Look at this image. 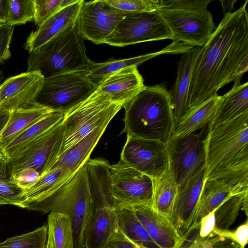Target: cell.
<instances>
[{"instance_id": "obj_47", "label": "cell", "mask_w": 248, "mask_h": 248, "mask_svg": "<svg viewBox=\"0 0 248 248\" xmlns=\"http://www.w3.org/2000/svg\"><path fill=\"white\" fill-rule=\"evenodd\" d=\"M211 234L207 237H200L186 248H207L210 241Z\"/></svg>"}, {"instance_id": "obj_33", "label": "cell", "mask_w": 248, "mask_h": 248, "mask_svg": "<svg viewBox=\"0 0 248 248\" xmlns=\"http://www.w3.org/2000/svg\"><path fill=\"white\" fill-rule=\"evenodd\" d=\"M47 225L46 248H75L73 228L67 216L50 212Z\"/></svg>"}, {"instance_id": "obj_12", "label": "cell", "mask_w": 248, "mask_h": 248, "mask_svg": "<svg viewBox=\"0 0 248 248\" xmlns=\"http://www.w3.org/2000/svg\"><path fill=\"white\" fill-rule=\"evenodd\" d=\"M116 208L139 205L152 206L153 179L122 160L109 167Z\"/></svg>"}, {"instance_id": "obj_5", "label": "cell", "mask_w": 248, "mask_h": 248, "mask_svg": "<svg viewBox=\"0 0 248 248\" xmlns=\"http://www.w3.org/2000/svg\"><path fill=\"white\" fill-rule=\"evenodd\" d=\"M84 40L78 20L29 53L27 72L37 71L45 78L88 69Z\"/></svg>"}, {"instance_id": "obj_45", "label": "cell", "mask_w": 248, "mask_h": 248, "mask_svg": "<svg viewBox=\"0 0 248 248\" xmlns=\"http://www.w3.org/2000/svg\"><path fill=\"white\" fill-rule=\"evenodd\" d=\"M207 248H241L233 240L212 233Z\"/></svg>"}, {"instance_id": "obj_3", "label": "cell", "mask_w": 248, "mask_h": 248, "mask_svg": "<svg viewBox=\"0 0 248 248\" xmlns=\"http://www.w3.org/2000/svg\"><path fill=\"white\" fill-rule=\"evenodd\" d=\"M204 144L205 179L248 172V111L209 127Z\"/></svg>"}, {"instance_id": "obj_35", "label": "cell", "mask_w": 248, "mask_h": 248, "mask_svg": "<svg viewBox=\"0 0 248 248\" xmlns=\"http://www.w3.org/2000/svg\"><path fill=\"white\" fill-rule=\"evenodd\" d=\"M47 237V225H44L32 232L0 242V248H46Z\"/></svg>"}, {"instance_id": "obj_36", "label": "cell", "mask_w": 248, "mask_h": 248, "mask_svg": "<svg viewBox=\"0 0 248 248\" xmlns=\"http://www.w3.org/2000/svg\"><path fill=\"white\" fill-rule=\"evenodd\" d=\"M7 161L6 160L0 165V199L6 202L8 204L24 209L20 197L22 189L10 180Z\"/></svg>"}, {"instance_id": "obj_30", "label": "cell", "mask_w": 248, "mask_h": 248, "mask_svg": "<svg viewBox=\"0 0 248 248\" xmlns=\"http://www.w3.org/2000/svg\"><path fill=\"white\" fill-rule=\"evenodd\" d=\"M154 188L152 207L170 219L178 186L170 166L160 178L153 179Z\"/></svg>"}, {"instance_id": "obj_18", "label": "cell", "mask_w": 248, "mask_h": 248, "mask_svg": "<svg viewBox=\"0 0 248 248\" xmlns=\"http://www.w3.org/2000/svg\"><path fill=\"white\" fill-rule=\"evenodd\" d=\"M131 207L151 238L160 248H180L185 238L169 218L150 205Z\"/></svg>"}, {"instance_id": "obj_20", "label": "cell", "mask_w": 248, "mask_h": 248, "mask_svg": "<svg viewBox=\"0 0 248 248\" xmlns=\"http://www.w3.org/2000/svg\"><path fill=\"white\" fill-rule=\"evenodd\" d=\"M84 1L77 0L61 9L32 31L27 38L24 48L31 53L76 22Z\"/></svg>"}, {"instance_id": "obj_6", "label": "cell", "mask_w": 248, "mask_h": 248, "mask_svg": "<svg viewBox=\"0 0 248 248\" xmlns=\"http://www.w3.org/2000/svg\"><path fill=\"white\" fill-rule=\"evenodd\" d=\"M211 0H161L158 12L172 34V42L202 46L217 27L207 9Z\"/></svg>"}, {"instance_id": "obj_43", "label": "cell", "mask_w": 248, "mask_h": 248, "mask_svg": "<svg viewBox=\"0 0 248 248\" xmlns=\"http://www.w3.org/2000/svg\"><path fill=\"white\" fill-rule=\"evenodd\" d=\"M108 248H144L128 239L118 228L112 235Z\"/></svg>"}, {"instance_id": "obj_9", "label": "cell", "mask_w": 248, "mask_h": 248, "mask_svg": "<svg viewBox=\"0 0 248 248\" xmlns=\"http://www.w3.org/2000/svg\"><path fill=\"white\" fill-rule=\"evenodd\" d=\"M63 120V118L7 161L9 179L26 168L35 170L40 176L50 170L57 162L61 150L64 134Z\"/></svg>"}, {"instance_id": "obj_34", "label": "cell", "mask_w": 248, "mask_h": 248, "mask_svg": "<svg viewBox=\"0 0 248 248\" xmlns=\"http://www.w3.org/2000/svg\"><path fill=\"white\" fill-rule=\"evenodd\" d=\"M248 196V192L233 195L216 209L215 226L213 232L228 231L235 220L241 208L247 215Z\"/></svg>"}, {"instance_id": "obj_4", "label": "cell", "mask_w": 248, "mask_h": 248, "mask_svg": "<svg viewBox=\"0 0 248 248\" xmlns=\"http://www.w3.org/2000/svg\"><path fill=\"white\" fill-rule=\"evenodd\" d=\"M25 209L67 216L73 228L75 248H84L85 232L94 210L86 164L59 188L28 205Z\"/></svg>"}, {"instance_id": "obj_42", "label": "cell", "mask_w": 248, "mask_h": 248, "mask_svg": "<svg viewBox=\"0 0 248 248\" xmlns=\"http://www.w3.org/2000/svg\"><path fill=\"white\" fill-rule=\"evenodd\" d=\"M214 234L229 238L237 244L241 248H245L248 243V221L240 226L234 232L229 231L213 232Z\"/></svg>"}, {"instance_id": "obj_19", "label": "cell", "mask_w": 248, "mask_h": 248, "mask_svg": "<svg viewBox=\"0 0 248 248\" xmlns=\"http://www.w3.org/2000/svg\"><path fill=\"white\" fill-rule=\"evenodd\" d=\"M137 67L129 66L111 74L97 85L98 89L124 106L146 87Z\"/></svg>"}, {"instance_id": "obj_11", "label": "cell", "mask_w": 248, "mask_h": 248, "mask_svg": "<svg viewBox=\"0 0 248 248\" xmlns=\"http://www.w3.org/2000/svg\"><path fill=\"white\" fill-rule=\"evenodd\" d=\"M209 130L208 124L198 133L184 137L172 136L166 143L170 166L174 173L178 190L205 165L204 140Z\"/></svg>"}, {"instance_id": "obj_49", "label": "cell", "mask_w": 248, "mask_h": 248, "mask_svg": "<svg viewBox=\"0 0 248 248\" xmlns=\"http://www.w3.org/2000/svg\"><path fill=\"white\" fill-rule=\"evenodd\" d=\"M6 160H7V158L0 149V165Z\"/></svg>"}, {"instance_id": "obj_21", "label": "cell", "mask_w": 248, "mask_h": 248, "mask_svg": "<svg viewBox=\"0 0 248 248\" xmlns=\"http://www.w3.org/2000/svg\"><path fill=\"white\" fill-rule=\"evenodd\" d=\"M192 48L181 43L172 42L159 51L133 58L110 60L103 62H96L90 60L87 69L88 76L97 86L109 76L125 68L132 66L138 67L145 61L163 54H183Z\"/></svg>"}, {"instance_id": "obj_2", "label": "cell", "mask_w": 248, "mask_h": 248, "mask_svg": "<svg viewBox=\"0 0 248 248\" xmlns=\"http://www.w3.org/2000/svg\"><path fill=\"white\" fill-rule=\"evenodd\" d=\"M124 128L127 136L167 143L172 136L175 120L170 92L165 86H146L124 104Z\"/></svg>"}, {"instance_id": "obj_29", "label": "cell", "mask_w": 248, "mask_h": 248, "mask_svg": "<svg viewBox=\"0 0 248 248\" xmlns=\"http://www.w3.org/2000/svg\"><path fill=\"white\" fill-rule=\"evenodd\" d=\"M64 115L58 112H51L1 147L0 149L7 160L14 158L31 142L55 125L63 118Z\"/></svg>"}, {"instance_id": "obj_37", "label": "cell", "mask_w": 248, "mask_h": 248, "mask_svg": "<svg viewBox=\"0 0 248 248\" xmlns=\"http://www.w3.org/2000/svg\"><path fill=\"white\" fill-rule=\"evenodd\" d=\"M34 14V0H10L8 24H25L33 20Z\"/></svg>"}, {"instance_id": "obj_26", "label": "cell", "mask_w": 248, "mask_h": 248, "mask_svg": "<svg viewBox=\"0 0 248 248\" xmlns=\"http://www.w3.org/2000/svg\"><path fill=\"white\" fill-rule=\"evenodd\" d=\"M52 112L36 102L29 107L11 112L7 124L0 134V148Z\"/></svg>"}, {"instance_id": "obj_41", "label": "cell", "mask_w": 248, "mask_h": 248, "mask_svg": "<svg viewBox=\"0 0 248 248\" xmlns=\"http://www.w3.org/2000/svg\"><path fill=\"white\" fill-rule=\"evenodd\" d=\"M40 176L35 170L26 168L18 171L10 180L24 190L31 186Z\"/></svg>"}, {"instance_id": "obj_1", "label": "cell", "mask_w": 248, "mask_h": 248, "mask_svg": "<svg viewBox=\"0 0 248 248\" xmlns=\"http://www.w3.org/2000/svg\"><path fill=\"white\" fill-rule=\"evenodd\" d=\"M248 0L223 18L207 42L201 47L191 75L187 99V109L217 95L232 81L241 84L237 71L248 57Z\"/></svg>"}, {"instance_id": "obj_32", "label": "cell", "mask_w": 248, "mask_h": 248, "mask_svg": "<svg viewBox=\"0 0 248 248\" xmlns=\"http://www.w3.org/2000/svg\"><path fill=\"white\" fill-rule=\"evenodd\" d=\"M118 227L134 243L144 248H160L151 238L131 206L115 209Z\"/></svg>"}, {"instance_id": "obj_28", "label": "cell", "mask_w": 248, "mask_h": 248, "mask_svg": "<svg viewBox=\"0 0 248 248\" xmlns=\"http://www.w3.org/2000/svg\"><path fill=\"white\" fill-rule=\"evenodd\" d=\"M248 111V82L233 86L222 95L214 116L209 124L210 128L232 120Z\"/></svg>"}, {"instance_id": "obj_39", "label": "cell", "mask_w": 248, "mask_h": 248, "mask_svg": "<svg viewBox=\"0 0 248 248\" xmlns=\"http://www.w3.org/2000/svg\"><path fill=\"white\" fill-rule=\"evenodd\" d=\"M110 6L127 13L157 11L159 0H105Z\"/></svg>"}, {"instance_id": "obj_7", "label": "cell", "mask_w": 248, "mask_h": 248, "mask_svg": "<svg viewBox=\"0 0 248 248\" xmlns=\"http://www.w3.org/2000/svg\"><path fill=\"white\" fill-rule=\"evenodd\" d=\"M123 106L113 102L97 88L87 99L64 115L63 139L59 156L90 134L107 117L115 115Z\"/></svg>"}, {"instance_id": "obj_40", "label": "cell", "mask_w": 248, "mask_h": 248, "mask_svg": "<svg viewBox=\"0 0 248 248\" xmlns=\"http://www.w3.org/2000/svg\"><path fill=\"white\" fill-rule=\"evenodd\" d=\"M14 29L15 26L9 24L0 25V64L11 56L10 45Z\"/></svg>"}, {"instance_id": "obj_17", "label": "cell", "mask_w": 248, "mask_h": 248, "mask_svg": "<svg viewBox=\"0 0 248 248\" xmlns=\"http://www.w3.org/2000/svg\"><path fill=\"white\" fill-rule=\"evenodd\" d=\"M45 78L37 71L10 77L0 85V109L12 112L35 103Z\"/></svg>"}, {"instance_id": "obj_31", "label": "cell", "mask_w": 248, "mask_h": 248, "mask_svg": "<svg viewBox=\"0 0 248 248\" xmlns=\"http://www.w3.org/2000/svg\"><path fill=\"white\" fill-rule=\"evenodd\" d=\"M74 175L61 168H54L40 176L31 186L22 190L20 197L24 209L28 205L59 188Z\"/></svg>"}, {"instance_id": "obj_44", "label": "cell", "mask_w": 248, "mask_h": 248, "mask_svg": "<svg viewBox=\"0 0 248 248\" xmlns=\"http://www.w3.org/2000/svg\"><path fill=\"white\" fill-rule=\"evenodd\" d=\"M215 210L202 217L200 221L199 235L202 238H205L213 232L215 226Z\"/></svg>"}, {"instance_id": "obj_13", "label": "cell", "mask_w": 248, "mask_h": 248, "mask_svg": "<svg viewBox=\"0 0 248 248\" xmlns=\"http://www.w3.org/2000/svg\"><path fill=\"white\" fill-rule=\"evenodd\" d=\"M120 159L153 179L162 176L170 164L167 144L127 136Z\"/></svg>"}, {"instance_id": "obj_38", "label": "cell", "mask_w": 248, "mask_h": 248, "mask_svg": "<svg viewBox=\"0 0 248 248\" xmlns=\"http://www.w3.org/2000/svg\"><path fill=\"white\" fill-rule=\"evenodd\" d=\"M77 0H34V21L39 27L61 9L74 3Z\"/></svg>"}, {"instance_id": "obj_10", "label": "cell", "mask_w": 248, "mask_h": 248, "mask_svg": "<svg viewBox=\"0 0 248 248\" xmlns=\"http://www.w3.org/2000/svg\"><path fill=\"white\" fill-rule=\"evenodd\" d=\"M172 34L158 11L126 12L104 44L116 46L172 39Z\"/></svg>"}, {"instance_id": "obj_50", "label": "cell", "mask_w": 248, "mask_h": 248, "mask_svg": "<svg viewBox=\"0 0 248 248\" xmlns=\"http://www.w3.org/2000/svg\"><path fill=\"white\" fill-rule=\"evenodd\" d=\"M6 204H8V203L0 199V205H6Z\"/></svg>"}, {"instance_id": "obj_8", "label": "cell", "mask_w": 248, "mask_h": 248, "mask_svg": "<svg viewBox=\"0 0 248 248\" xmlns=\"http://www.w3.org/2000/svg\"><path fill=\"white\" fill-rule=\"evenodd\" d=\"M97 88L89 78L87 69L63 73L45 78L35 102L54 112L65 114Z\"/></svg>"}, {"instance_id": "obj_25", "label": "cell", "mask_w": 248, "mask_h": 248, "mask_svg": "<svg viewBox=\"0 0 248 248\" xmlns=\"http://www.w3.org/2000/svg\"><path fill=\"white\" fill-rule=\"evenodd\" d=\"M201 47H193L182 54L170 96L175 122L187 111L188 92L194 65Z\"/></svg>"}, {"instance_id": "obj_24", "label": "cell", "mask_w": 248, "mask_h": 248, "mask_svg": "<svg viewBox=\"0 0 248 248\" xmlns=\"http://www.w3.org/2000/svg\"><path fill=\"white\" fill-rule=\"evenodd\" d=\"M86 164L94 208L105 206L115 209L109 163L104 159L97 158H89Z\"/></svg>"}, {"instance_id": "obj_48", "label": "cell", "mask_w": 248, "mask_h": 248, "mask_svg": "<svg viewBox=\"0 0 248 248\" xmlns=\"http://www.w3.org/2000/svg\"><path fill=\"white\" fill-rule=\"evenodd\" d=\"M10 114V112L0 109V134L6 124Z\"/></svg>"}, {"instance_id": "obj_22", "label": "cell", "mask_w": 248, "mask_h": 248, "mask_svg": "<svg viewBox=\"0 0 248 248\" xmlns=\"http://www.w3.org/2000/svg\"><path fill=\"white\" fill-rule=\"evenodd\" d=\"M114 116L111 115L107 117L90 134L61 155L50 170L61 168L74 175L90 158L91 153Z\"/></svg>"}, {"instance_id": "obj_23", "label": "cell", "mask_w": 248, "mask_h": 248, "mask_svg": "<svg viewBox=\"0 0 248 248\" xmlns=\"http://www.w3.org/2000/svg\"><path fill=\"white\" fill-rule=\"evenodd\" d=\"M118 228L115 209L94 208L85 232L84 248H108Z\"/></svg>"}, {"instance_id": "obj_15", "label": "cell", "mask_w": 248, "mask_h": 248, "mask_svg": "<svg viewBox=\"0 0 248 248\" xmlns=\"http://www.w3.org/2000/svg\"><path fill=\"white\" fill-rule=\"evenodd\" d=\"M248 192V172L205 179L197 209L195 228L202 217L230 197Z\"/></svg>"}, {"instance_id": "obj_46", "label": "cell", "mask_w": 248, "mask_h": 248, "mask_svg": "<svg viewBox=\"0 0 248 248\" xmlns=\"http://www.w3.org/2000/svg\"><path fill=\"white\" fill-rule=\"evenodd\" d=\"M10 0H0V25L8 24Z\"/></svg>"}, {"instance_id": "obj_16", "label": "cell", "mask_w": 248, "mask_h": 248, "mask_svg": "<svg viewBox=\"0 0 248 248\" xmlns=\"http://www.w3.org/2000/svg\"><path fill=\"white\" fill-rule=\"evenodd\" d=\"M205 176L204 165L178 190L176 197L170 220L184 237L196 229L197 209Z\"/></svg>"}, {"instance_id": "obj_27", "label": "cell", "mask_w": 248, "mask_h": 248, "mask_svg": "<svg viewBox=\"0 0 248 248\" xmlns=\"http://www.w3.org/2000/svg\"><path fill=\"white\" fill-rule=\"evenodd\" d=\"M222 99L218 94L202 104L187 110L185 114L175 122L172 136L184 137L207 125Z\"/></svg>"}, {"instance_id": "obj_14", "label": "cell", "mask_w": 248, "mask_h": 248, "mask_svg": "<svg viewBox=\"0 0 248 248\" xmlns=\"http://www.w3.org/2000/svg\"><path fill=\"white\" fill-rule=\"evenodd\" d=\"M126 13L110 6L105 0L84 1L77 19L78 28L85 39L104 44Z\"/></svg>"}]
</instances>
